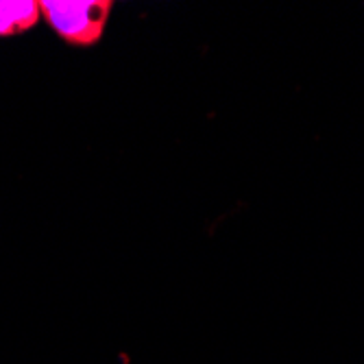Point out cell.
<instances>
[{"label":"cell","instance_id":"7a4b0ae2","mask_svg":"<svg viewBox=\"0 0 364 364\" xmlns=\"http://www.w3.org/2000/svg\"><path fill=\"white\" fill-rule=\"evenodd\" d=\"M40 16L36 0H0V38L20 36L36 26Z\"/></svg>","mask_w":364,"mask_h":364},{"label":"cell","instance_id":"6da1fadb","mask_svg":"<svg viewBox=\"0 0 364 364\" xmlns=\"http://www.w3.org/2000/svg\"><path fill=\"white\" fill-rule=\"evenodd\" d=\"M112 7V0H40L50 28L75 46H94L103 38Z\"/></svg>","mask_w":364,"mask_h":364}]
</instances>
